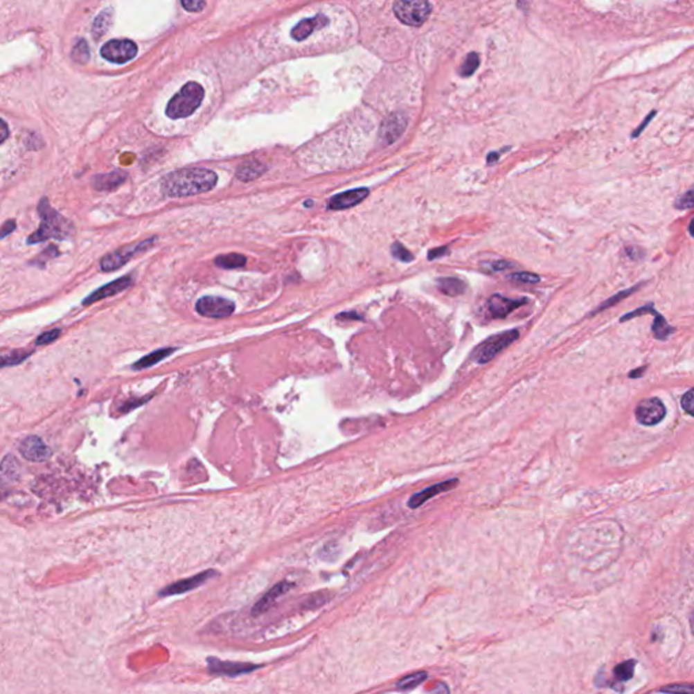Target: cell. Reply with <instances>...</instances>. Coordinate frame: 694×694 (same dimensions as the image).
I'll list each match as a JSON object with an SVG mask.
<instances>
[{"mask_svg": "<svg viewBox=\"0 0 694 694\" xmlns=\"http://www.w3.org/2000/svg\"><path fill=\"white\" fill-rule=\"evenodd\" d=\"M21 474L19 464L12 456H6L3 461L0 463V484L1 486H11L18 481Z\"/></svg>", "mask_w": 694, "mask_h": 694, "instance_id": "cell-20", "label": "cell"}, {"mask_svg": "<svg viewBox=\"0 0 694 694\" xmlns=\"http://www.w3.org/2000/svg\"><path fill=\"white\" fill-rule=\"evenodd\" d=\"M217 185V175L208 168H182L170 172L161 181V191L167 197H188L206 193Z\"/></svg>", "mask_w": 694, "mask_h": 694, "instance_id": "cell-1", "label": "cell"}, {"mask_svg": "<svg viewBox=\"0 0 694 694\" xmlns=\"http://www.w3.org/2000/svg\"><path fill=\"white\" fill-rule=\"evenodd\" d=\"M204 99V89L195 83L190 82L185 84L178 94L174 95L167 105V116L172 120L185 118L191 116Z\"/></svg>", "mask_w": 694, "mask_h": 694, "instance_id": "cell-3", "label": "cell"}, {"mask_svg": "<svg viewBox=\"0 0 694 694\" xmlns=\"http://www.w3.org/2000/svg\"><path fill=\"white\" fill-rule=\"evenodd\" d=\"M133 285V278L130 276H125V277H121L110 284L105 285L102 287H99L98 290L93 292L89 297H86V300L83 301V305H90L93 304L95 301H99V300H103V299H107V297H112V296H116L121 292H124L127 287H130Z\"/></svg>", "mask_w": 694, "mask_h": 694, "instance_id": "cell-15", "label": "cell"}, {"mask_svg": "<svg viewBox=\"0 0 694 694\" xmlns=\"http://www.w3.org/2000/svg\"><path fill=\"white\" fill-rule=\"evenodd\" d=\"M526 303H528L526 299L517 300V299H508V297L501 296V294H494L488 299L487 307H488V312L491 314L492 317L504 319Z\"/></svg>", "mask_w": 694, "mask_h": 694, "instance_id": "cell-14", "label": "cell"}, {"mask_svg": "<svg viewBox=\"0 0 694 694\" xmlns=\"http://www.w3.org/2000/svg\"><path fill=\"white\" fill-rule=\"evenodd\" d=\"M38 213L41 217V225L37 232L28 239V243H39L48 239H65L71 235L73 226L65 220L63 216L51 208L46 198H42L38 206Z\"/></svg>", "mask_w": 694, "mask_h": 694, "instance_id": "cell-2", "label": "cell"}, {"mask_svg": "<svg viewBox=\"0 0 694 694\" xmlns=\"http://www.w3.org/2000/svg\"><path fill=\"white\" fill-rule=\"evenodd\" d=\"M681 404H682V409L686 411V412H688L689 415H693L694 413L693 389H689V391H688V392H686V393L684 395V398H682V402H681Z\"/></svg>", "mask_w": 694, "mask_h": 694, "instance_id": "cell-38", "label": "cell"}, {"mask_svg": "<svg viewBox=\"0 0 694 694\" xmlns=\"http://www.w3.org/2000/svg\"><path fill=\"white\" fill-rule=\"evenodd\" d=\"M634 667H636V661H625V662L617 664L614 667V670H613L616 679L619 682H627V681H630V679H632V677H633Z\"/></svg>", "mask_w": 694, "mask_h": 694, "instance_id": "cell-28", "label": "cell"}, {"mask_svg": "<svg viewBox=\"0 0 694 694\" xmlns=\"http://www.w3.org/2000/svg\"><path fill=\"white\" fill-rule=\"evenodd\" d=\"M693 194V189H689L686 191V193H684L682 195H679V197H678V199L675 201V208H677V209H681V211L692 209L694 205Z\"/></svg>", "mask_w": 694, "mask_h": 694, "instance_id": "cell-31", "label": "cell"}, {"mask_svg": "<svg viewBox=\"0 0 694 694\" xmlns=\"http://www.w3.org/2000/svg\"><path fill=\"white\" fill-rule=\"evenodd\" d=\"M427 679V673L425 671H419V673H413L411 675H407L404 677L403 679H400L398 684H396V688L399 691H411L416 686H419L422 682H425Z\"/></svg>", "mask_w": 694, "mask_h": 694, "instance_id": "cell-27", "label": "cell"}, {"mask_svg": "<svg viewBox=\"0 0 694 694\" xmlns=\"http://www.w3.org/2000/svg\"><path fill=\"white\" fill-rule=\"evenodd\" d=\"M636 289H637V286H634L633 289H630V290H623V292H620L619 294L613 296L612 299H607V301H605L603 304H600V307H598V310H596V312H600V311H603V310H606V308H609V307L614 305L616 303L621 301V300H623L624 297H627L628 294H631V293H633V292H634Z\"/></svg>", "mask_w": 694, "mask_h": 694, "instance_id": "cell-34", "label": "cell"}, {"mask_svg": "<svg viewBox=\"0 0 694 694\" xmlns=\"http://www.w3.org/2000/svg\"><path fill=\"white\" fill-rule=\"evenodd\" d=\"M247 263V258L242 253H224L219 255L215 259V265L225 270H232V269H240L244 267Z\"/></svg>", "mask_w": 694, "mask_h": 694, "instance_id": "cell-24", "label": "cell"}, {"mask_svg": "<svg viewBox=\"0 0 694 694\" xmlns=\"http://www.w3.org/2000/svg\"><path fill=\"white\" fill-rule=\"evenodd\" d=\"M127 179V174L123 171H113L110 174L105 175H98L93 181V185L96 190H113L123 185Z\"/></svg>", "mask_w": 694, "mask_h": 694, "instance_id": "cell-22", "label": "cell"}, {"mask_svg": "<svg viewBox=\"0 0 694 694\" xmlns=\"http://www.w3.org/2000/svg\"><path fill=\"white\" fill-rule=\"evenodd\" d=\"M644 371H646V368H641V369L639 368V369H636V371H633V372L630 373V377H632V379L641 377V376H643V373H644Z\"/></svg>", "mask_w": 694, "mask_h": 694, "instance_id": "cell-45", "label": "cell"}, {"mask_svg": "<svg viewBox=\"0 0 694 694\" xmlns=\"http://www.w3.org/2000/svg\"><path fill=\"white\" fill-rule=\"evenodd\" d=\"M260 666L251 664V663L222 662L216 658L208 659V670L211 674H215V675L238 677L242 674L253 673V670H256Z\"/></svg>", "mask_w": 694, "mask_h": 694, "instance_id": "cell-11", "label": "cell"}, {"mask_svg": "<svg viewBox=\"0 0 694 694\" xmlns=\"http://www.w3.org/2000/svg\"><path fill=\"white\" fill-rule=\"evenodd\" d=\"M182 6L188 10V11H191V12H198L201 10H204L205 4H206V0H181Z\"/></svg>", "mask_w": 694, "mask_h": 694, "instance_id": "cell-37", "label": "cell"}, {"mask_svg": "<svg viewBox=\"0 0 694 694\" xmlns=\"http://www.w3.org/2000/svg\"><path fill=\"white\" fill-rule=\"evenodd\" d=\"M368 195H369V190L366 188L347 190L345 193H339V194L330 198L328 209L330 211H344V209L353 208V206L361 204L364 199H366Z\"/></svg>", "mask_w": 694, "mask_h": 694, "instance_id": "cell-13", "label": "cell"}, {"mask_svg": "<svg viewBox=\"0 0 694 694\" xmlns=\"http://www.w3.org/2000/svg\"><path fill=\"white\" fill-rule=\"evenodd\" d=\"M659 692H666V693H671V692H688V693H692L693 692V686L692 685H675V686L663 688Z\"/></svg>", "mask_w": 694, "mask_h": 694, "instance_id": "cell-40", "label": "cell"}, {"mask_svg": "<svg viewBox=\"0 0 694 694\" xmlns=\"http://www.w3.org/2000/svg\"><path fill=\"white\" fill-rule=\"evenodd\" d=\"M294 585L287 582V580H283L280 583H277L276 586H273L260 600H258L253 607V616H259L262 613H265L266 610H269L272 607V605L278 600L280 597H283L285 593H287Z\"/></svg>", "mask_w": 694, "mask_h": 694, "instance_id": "cell-17", "label": "cell"}, {"mask_svg": "<svg viewBox=\"0 0 694 694\" xmlns=\"http://www.w3.org/2000/svg\"><path fill=\"white\" fill-rule=\"evenodd\" d=\"M100 53L110 63L124 64L137 55V45L130 39H112L103 45Z\"/></svg>", "mask_w": 694, "mask_h": 694, "instance_id": "cell-8", "label": "cell"}, {"mask_svg": "<svg viewBox=\"0 0 694 694\" xmlns=\"http://www.w3.org/2000/svg\"><path fill=\"white\" fill-rule=\"evenodd\" d=\"M655 312H657V311L654 310V307H652L651 304H648V305H646V307L637 308V310H636V311H633L632 314H627V315L623 316V317H621V321H627V320H630L632 317H636V316H643L646 315V314H652V315H654Z\"/></svg>", "mask_w": 694, "mask_h": 694, "instance_id": "cell-39", "label": "cell"}, {"mask_svg": "<svg viewBox=\"0 0 694 694\" xmlns=\"http://www.w3.org/2000/svg\"><path fill=\"white\" fill-rule=\"evenodd\" d=\"M483 266L488 270V272H492V273H497V272H504L506 269L511 267V263L510 262H506V260H494V262H484Z\"/></svg>", "mask_w": 694, "mask_h": 694, "instance_id": "cell-36", "label": "cell"}, {"mask_svg": "<svg viewBox=\"0 0 694 694\" xmlns=\"http://www.w3.org/2000/svg\"><path fill=\"white\" fill-rule=\"evenodd\" d=\"M8 133H10V132H8V127H7V124H6V123L0 118V144H1L3 141H6V140H7Z\"/></svg>", "mask_w": 694, "mask_h": 694, "instance_id": "cell-43", "label": "cell"}, {"mask_svg": "<svg viewBox=\"0 0 694 694\" xmlns=\"http://www.w3.org/2000/svg\"><path fill=\"white\" fill-rule=\"evenodd\" d=\"M155 242H157V238H151V239H147V240H143V242H139L134 244L124 246V247L116 250L114 253H107L100 260L102 272H114V270L123 267L136 255L145 253L147 250H150Z\"/></svg>", "mask_w": 694, "mask_h": 694, "instance_id": "cell-5", "label": "cell"}, {"mask_svg": "<svg viewBox=\"0 0 694 694\" xmlns=\"http://www.w3.org/2000/svg\"><path fill=\"white\" fill-rule=\"evenodd\" d=\"M693 222L694 220H692L691 221V224H689V232H691V235H693Z\"/></svg>", "mask_w": 694, "mask_h": 694, "instance_id": "cell-46", "label": "cell"}, {"mask_svg": "<svg viewBox=\"0 0 694 694\" xmlns=\"http://www.w3.org/2000/svg\"><path fill=\"white\" fill-rule=\"evenodd\" d=\"M19 450L26 460L33 463H44L52 456L51 447L37 436L25 438L19 446Z\"/></svg>", "mask_w": 694, "mask_h": 694, "instance_id": "cell-12", "label": "cell"}, {"mask_svg": "<svg viewBox=\"0 0 694 694\" xmlns=\"http://www.w3.org/2000/svg\"><path fill=\"white\" fill-rule=\"evenodd\" d=\"M457 484H459L457 479H450V480L442 481V483H438V484L430 486V487H427V488H425V490L413 494L411 497L410 501H409V507L410 508H418L419 506H422L423 504H426L427 501H430L433 497L454 488Z\"/></svg>", "mask_w": 694, "mask_h": 694, "instance_id": "cell-16", "label": "cell"}, {"mask_svg": "<svg viewBox=\"0 0 694 694\" xmlns=\"http://www.w3.org/2000/svg\"><path fill=\"white\" fill-rule=\"evenodd\" d=\"M519 337L518 330H507L502 334L494 335L486 339L480 346L474 351V358L477 364H487L494 359L506 347L510 346Z\"/></svg>", "mask_w": 694, "mask_h": 694, "instance_id": "cell-6", "label": "cell"}, {"mask_svg": "<svg viewBox=\"0 0 694 694\" xmlns=\"http://www.w3.org/2000/svg\"><path fill=\"white\" fill-rule=\"evenodd\" d=\"M404 129H406V121L403 118L395 116V117L388 118L384 123V125L381 127V132H380V137L385 144H392L393 141H396L402 136Z\"/></svg>", "mask_w": 694, "mask_h": 694, "instance_id": "cell-19", "label": "cell"}, {"mask_svg": "<svg viewBox=\"0 0 694 694\" xmlns=\"http://www.w3.org/2000/svg\"><path fill=\"white\" fill-rule=\"evenodd\" d=\"M327 25H328L327 17L323 15V14H319V15H316V17L311 18V19H305V21L300 22L299 25H296L293 28V30H292V37L296 41H303L307 37H310L317 29H321V28H324Z\"/></svg>", "mask_w": 694, "mask_h": 694, "instance_id": "cell-18", "label": "cell"}, {"mask_svg": "<svg viewBox=\"0 0 694 694\" xmlns=\"http://www.w3.org/2000/svg\"><path fill=\"white\" fill-rule=\"evenodd\" d=\"M477 66H479V56H477L474 52H472V53H470V55H468V57H467V59H465V62L463 63V66H461V69H460V73H461L463 76H470V75H472V73H474Z\"/></svg>", "mask_w": 694, "mask_h": 694, "instance_id": "cell-30", "label": "cell"}, {"mask_svg": "<svg viewBox=\"0 0 694 694\" xmlns=\"http://www.w3.org/2000/svg\"><path fill=\"white\" fill-rule=\"evenodd\" d=\"M499 160V154L498 152H491L488 157H487V163L488 164H494Z\"/></svg>", "mask_w": 694, "mask_h": 694, "instance_id": "cell-44", "label": "cell"}, {"mask_svg": "<svg viewBox=\"0 0 694 694\" xmlns=\"http://www.w3.org/2000/svg\"><path fill=\"white\" fill-rule=\"evenodd\" d=\"M508 278L513 280V281H515V283H521V284H538L540 283V277L537 274H532V273H528V272L514 273Z\"/></svg>", "mask_w": 694, "mask_h": 694, "instance_id": "cell-33", "label": "cell"}, {"mask_svg": "<svg viewBox=\"0 0 694 694\" xmlns=\"http://www.w3.org/2000/svg\"><path fill=\"white\" fill-rule=\"evenodd\" d=\"M266 171V167L258 161V160H247L242 163L236 171V178L244 182H251L258 179L263 172Z\"/></svg>", "mask_w": 694, "mask_h": 694, "instance_id": "cell-21", "label": "cell"}, {"mask_svg": "<svg viewBox=\"0 0 694 694\" xmlns=\"http://www.w3.org/2000/svg\"><path fill=\"white\" fill-rule=\"evenodd\" d=\"M438 289L446 296H460L465 292V284L456 277H443L438 280Z\"/></svg>", "mask_w": 694, "mask_h": 694, "instance_id": "cell-25", "label": "cell"}, {"mask_svg": "<svg viewBox=\"0 0 694 694\" xmlns=\"http://www.w3.org/2000/svg\"><path fill=\"white\" fill-rule=\"evenodd\" d=\"M175 351V348H160V350H157L145 357H143L141 359H139L134 365H133V369L134 371H141V369H147V368H151L154 365H157L159 362H161L164 358H167L168 355H171L172 353Z\"/></svg>", "mask_w": 694, "mask_h": 694, "instance_id": "cell-23", "label": "cell"}, {"mask_svg": "<svg viewBox=\"0 0 694 694\" xmlns=\"http://www.w3.org/2000/svg\"><path fill=\"white\" fill-rule=\"evenodd\" d=\"M216 573H217L216 571L208 569V571L199 572V573H197V575H194L191 578L178 580V582L167 586L166 589H163L160 591V597H168V596H177V594L188 593L190 590H194V589L199 587L201 585H204L206 580H209L211 578H213Z\"/></svg>", "mask_w": 694, "mask_h": 694, "instance_id": "cell-10", "label": "cell"}, {"mask_svg": "<svg viewBox=\"0 0 694 694\" xmlns=\"http://www.w3.org/2000/svg\"><path fill=\"white\" fill-rule=\"evenodd\" d=\"M654 316H655V320H654V324H652V332H654V335H655L657 339L666 341L674 332V328L658 312H655Z\"/></svg>", "mask_w": 694, "mask_h": 694, "instance_id": "cell-26", "label": "cell"}, {"mask_svg": "<svg viewBox=\"0 0 694 694\" xmlns=\"http://www.w3.org/2000/svg\"><path fill=\"white\" fill-rule=\"evenodd\" d=\"M15 226H17V225H15V221H6V222H4V225L0 228V239H3V238H6L7 235H10V233L15 229Z\"/></svg>", "mask_w": 694, "mask_h": 694, "instance_id": "cell-41", "label": "cell"}, {"mask_svg": "<svg viewBox=\"0 0 694 694\" xmlns=\"http://www.w3.org/2000/svg\"><path fill=\"white\" fill-rule=\"evenodd\" d=\"M393 11L404 25L420 26L430 17L431 6L427 0H396Z\"/></svg>", "mask_w": 694, "mask_h": 694, "instance_id": "cell-4", "label": "cell"}, {"mask_svg": "<svg viewBox=\"0 0 694 694\" xmlns=\"http://www.w3.org/2000/svg\"><path fill=\"white\" fill-rule=\"evenodd\" d=\"M197 312L204 317L222 319L232 315L235 311V304L224 297L205 296L199 299L195 304Z\"/></svg>", "mask_w": 694, "mask_h": 694, "instance_id": "cell-7", "label": "cell"}, {"mask_svg": "<svg viewBox=\"0 0 694 694\" xmlns=\"http://www.w3.org/2000/svg\"><path fill=\"white\" fill-rule=\"evenodd\" d=\"M30 354L32 353H29V351H12L11 354L0 355V368L18 365L22 361H25L28 357H30Z\"/></svg>", "mask_w": 694, "mask_h": 694, "instance_id": "cell-29", "label": "cell"}, {"mask_svg": "<svg viewBox=\"0 0 694 694\" xmlns=\"http://www.w3.org/2000/svg\"><path fill=\"white\" fill-rule=\"evenodd\" d=\"M636 419L643 426H655L666 416V407L661 399L650 398L640 402L636 407Z\"/></svg>", "mask_w": 694, "mask_h": 694, "instance_id": "cell-9", "label": "cell"}, {"mask_svg": "<svg viewBox=\"0 0 694 694\" xmlns=\"http://www.w3.org/2000/svg\"><path fill=\"white\" fill-rule=\"evenodd\" d=\"M391 253H392V255H393L398 260L404 262V263H409V262H411V260L413 259L412 253H411L410 251H409V250L403 246V244H400V243H395V244L392 246V249H391Z\"/></svg>", "mask_w": 694, "mask_h": 694, "instance_id": "cell-32", "label": "cell"}, {"mask_svg": "<svg viewBox=\"0 0 694 694\" xmlns=\"http://www.w3.org/2000/svg\"><path fill=\"white\" fill-rule=\"evenodd\" d=\"M60 337V330H51L42 335H39L35 341V345L37 346H41V345H48V344H52L55 342L57 338Z\"/></svg>", "mask_w": 694, "mask_h": 694, "instance_id": "cell-35", "label": "cell"}, {"mask_svg": "<svg viewBox=\"0 0 694 694\" xmlns=\"http://www.w3.org/2000/svg\"><path fill=\"white\" fill-rule=\"evenodd\" d=\"M446 253H449V249H447V247L434 249V250H430V251H429V259H430V260H433V259H438V258L445 256Z\"/></svg>", "mask_w": 694, "mask_h": 694, "instance_id": "cell-42", "label": "cell"}]
</instances>
